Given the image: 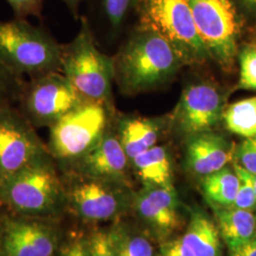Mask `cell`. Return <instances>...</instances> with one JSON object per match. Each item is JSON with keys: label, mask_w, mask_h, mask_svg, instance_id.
Instances as JSON below:
<instances>
[{"label": "cell", "mask_w": 256, "mask_h": 256, "mask_svg": "<svg viewBox=\"0 0 256 256\" xmlns=\"http://www.w3.org/2000/svg\"><path fill=\"white\" fill-rule=\"evenodd\" d=\"M113 64L120 90L132 95L164 84L185 64L164 37L138 28L113 57Z\"/></svg>", "instance_id": "cell-1"}, {"label": "cell", "mask_w": 256, "mask_h": 256, "mask_svg": "<svg viewBox=\"0 0 256 256\" xmlns=\"http://www.w3.org/2000/svg\"><path fill=\"white\" fill-rule=\"evenodd\" d=\"M0 208L23 216L58 218L66 209L64 182L50 152L0 185Z\"/></svg>", "instance_id": "cell-2"}, {"label": "cell", "mask_w": 256, "mask_h": 256, "mask_svg": "<svg viewBox=\"0 0 256 256\" xmlns=\"http://www.w3.org/2000/svg\"><path fill=\"white\" fill-rule=\"evenodd\" d=\"M63 45L27 19L0 21V60L21 77L61 72Z\"/></svg>", "instance_id": "cell-3"}, {"label": "cell", "mask_w": 256, "mask_h": 256, "mask_svg": "<svg viewBox=\"0 0 256 256\" xmlns=\"http://www.w3.org/2000/svg\"><path fill=\"white\" fill-rule=\"evenodd\" d=\"M61 72L82 102L112 106L113 58L97 48L86 18L81 20V27L74 40L63 45Z\"/></svg>", "instance_id": "cell-4"}, {"label": "cell", "mask_w": 256, "mask_h": 256, "mask_svg": "<svg viewBox=\"0 0 256 256\" xmlns=\"http://www.w3.org/2000/svg\"><path fill=\"white\" fill-rule=\"evenodd\" d=\"M112 106L82 102L50 129L46 144L60 171L78 162L111 126Z\"/></svg>", "instance_id": "cell-5"}, {"label": "cell", "mask_w": 256, "mask_h": 256, "mask_svg": "<svg viewBox=\"0 0 256 256\" xmlns=\"http://www.w3.org/2000/svg\"><path fill=\"white\" fill-rule=\"evenodd\" d=\"M140 27L167 40L185 64H205L210 54L192 18L188 0H138Z\"/></svg>", "instance_id": "cell-6"}, {"label": "cell", "mask_w": 256, "mask_h": 256, "mask_svg": "<svg viewBox=\"0 0 256 256\" xmlns=\"http://www.w3.org/2000/svg\"><path fill=\"white\" fill-rule=\"evenodd\" d=\"M198 32L214 59L230 72L238 55L243 16L234 0H188Z\"/></svg>", "instance_id": "cell-7"}, {"label": "cell", "mask_w": 256, "mask_h": 256, "mask_svg": "<svg viewBox=\"0 0 256 256\" xmlns=\"http://www.w3.org/2000/svg\"><path fill=\"white\" fill-rule=\"evenodd\" d=\"M82 102L61 72L26 81L16 108L34 128H50Z\"/></svg>", "instance_id": "cell-8"}, {"label": "cell", "mask_w": 256, "mask_h": 256, "mask_svg": "<svg viewBox=\"0 0 256 256\" xmlns=\"http://www.w3.org/2000/svg\"><path fill=\"white\" fill-rule=\"evenodd\" d=\"M55 220L4 212L0 256H57L64 234Z\"/></svg>", "instance_id": "cell-9"}, {"label": "cell", "mask_w": 256, "mask_h": 256, "mask_svg": "<svg viewBox=\"0 0 256 256\" xmlns=\"http://www.w3.org/2000/svg\"><path fill=\"white\" fill-rule=\"evenodd\" d=\"M48 149L16 106L0 108V185Z\"/></svg>", "instance_id": "cell-10"}, {"label": "cell", "mask_w": 256, "mask_h": 256, "mask_svg": "<svg viewBox=\"0 0 256 256\" xmlns=\"http://www.w3.org/2000/svg\"><path fill=\"white\" fill-rule=\"evenodd\" d=\"M61 174L66 208L82 221L98 223L114 220L122 209L118 183L74 172Z\"/></svg>", "instance_id": "cell-11"}, {"label": "cell", "mask_w": 256, "mask_h": 256, "mask_svg": "<svg viewBox=\"0 0 256 256\" xmlns=\"http://www.w3.org/2000/svg\"><path fill=\"white\" fill-rule=\"evenodd\" d=\"M225 108V95L218 86L194 82L183 90L172 120L180 132L192 136L212 130L222 120Z\"/></svg>", "instance_id": "cell-12"}, {"label": "cell", "mask_w": 256, "mask_h": 256, "mask_svg": "<svg viewBox=\"0 0 256 256\" xmlns=\"http://www.w3.org/2000/svg\"><path fill=\"white\" fill-rule=\"evenodd\" d=\"M111 126L86 155L61 172H74L112 182H120L126 173L129 158L117 131L114 132Z\"/></svg>", "instance_id": "cell-13"}, {"label": "cell", "mask_w": 256, "mask_h": 256, "mask_svg": "<svg viewBox=\"0 0 256 256\" xmlns=\"http://www.w3.org/2000/svg\"><path fill=\"white\" fill-rule=\"evenodd\" d=\"M234 149L226 138L212 130L192 136L186 146V164L194 174L206 176L226 167Z\"/></svg>", "instance_id": "cell-14"}, {"label": "cell", "mask_w": 256, "mask_h": 256, "mask_svg": "<svg viewBox=\"0 0 256 256\" xmlns=\"http://www.w3.org/2000/svg\"><path fill=\"white\" fill-rule=\"evenodd\" d=\"M135 206L140 218L160 234H167L178 226L174 187L146 186L138 194Z\"/></svg>", "instance_id": "cell-15"}, {"label": "cell", "mask_w": 256, "mask_h": 256, "mask_svg": "<svg viewBox=\"0 0 256 256\" xmlns=\"http://www.w3.org/2000/svg\"><path fill=\"white\" fill-rule=\"evenodd\" d=\"M160 124L154 120L146 118H120L117 124V134L129 160L155 146Z\"/></svg>", "instance_id": "cell-16"}, {"label": "cell", "mask_w": 256, "mask_h": 256, "mask_svg": "<svg viewBox=\"0 0 256 256\" xmlns=\"http://www.w3.org/2000/svg\"><path fill=\"white\" fill-rule=\"evenodd\" d=\"M220 236L228 248L236 247L256 234V216L252 210L214 206Z\"/></svg>", "instance_id": "cell-17"}, {"label": "cell", "mask_w": 256, "mask_h": 256, "mask_svg": "<svg viewBox=\"0 0 256 256\" xmlns=\"http://www.w3.org/2000/svg\"><path fill=\"white\" fill-rule=\"evenodd\" d=\"M218 225L200 212H194L183 236V243L194 256H222Z\"/></svg>", "instance_id": "cell-18"}, {"label": "cell", "mask_w": 256, "mask_h": 256, "mask_svg": "<svg viewBox=\"0 0 256 256\" xmlns=\"http://www.w3.org/2000/svg\"><path fill=\"white\" fill-rule=\"evenodd\" d=\"M138 176L146 186L174 187L170 156L164 147H151L132 160Z\"/></svg>", "instance_id": "cell-19"}, {"label": "cell", "mask_w": 256, "mask_h": 256, "mask_svg": "<svg viewBox=\"0 0 256 256\" xmlns=\"http://www.w3.org/2000/svg\"><path fill=\"white\" fill-rule=\"evenodd\" d=\"M239 189V178L234 169L224 167L206 176L202 180V190L207 200L218 207L234 206Z\"/></svg>", "instance_id": "cell-20"}, {"label": "cell", "mask_w": 256, "mask_h": 256, "mask_svg": "<svg viewBox=\"0 0 256 256\" xmlns=\"http://www.w3.org/2000/svg\"><path fill=\"white\" fill-rule=\"evenodd\" d=\"M222 120L230 132L244 138L256 135V96L225 108Z\"/></svg>", "instance_id": "cell-21"}, {"label": "cell", "mask_w": 256, "mask_h": 256, "mask_svg": "<svg viewBox=\"0 0 256 256\" xmlns=\"http://www.w3.org/2000/svg\"><path fill=\"white\" fill-rule=\"evenodd\" d=\"M115 256H156L150 240L124 225L110 230Z\"/></svg>", "instance_id": "cell-22"}, {"label": "cell", "mask_w": 256, "mask_h": 256, "mask_svg": "<svg viewBox=\"0 0 256 256\" xmlns=\"http://www.w3.org/2000/svg\"><path fill=\"white\" fill-rule=\"evenodd\" d=\"M25 82L24 77L12 72L0 60V108L18 102Z\"/></svg>", "instance_id": "cell-23"}, {"label": "cell", "mask_w": 256, "mask_h": 256, "mask_svg": "<svg viewBox=\"0 0 256 256\" xmlns=\"http://www.w3.org/2000/svg\"><path fill=\"white\" fill-rule=\"evenodd\" d=\"M238 88L256 92V43L243 45L238 50Z\"/></svg>", "instance_id": "cell-24"}, {"label": "cell", "mask_w": 256, "mask_h": 256, "mask_svg": "<svg viewBox=\"0 0 256 256\" xmlns=\"http://www.w3.org/2000/svg\"><path fill=\"white\" fill-rule=\"evenodd\" d=\"M234 169L239 178V189L234 207L244 210H256V198L254 174H250L236 164H234Z\"/></svg>", "instance_id": "cell-25"}, {"label": "cell", "mask_w": 256, "mask_h": 256, "mask_svg": "<svg viewBox=\"0 0 256 256\" xmlns=\"http://www.w3.org/2000/svg\"><path fill=\"white\" fill-rule=\"evenodd\" d=\"M88 256H115L110 230H95L86 236Z\"/></svg>", "instance_id": "cell-26"}, {"label": "cell", "mask_w": 256, "mask_h": 256, "mask_svg": "<svg viewBox=\"0 0 256 256\" xmlns=\"http://www.w3.org/2000/svg\"><path fill=\"white\" fill-rule=\"evenodd\" d=\"M138 0H102L106 16L113 30L120 27L128 12L138 4Z\"/></svg>", "instance_id": "cell-27"}, {"label": "cell", "mask_w": 256, "mask_h": 256, "mask_svg": "<svg viewBox=\"0 0 256 256\" xmlns=\"http://www.w3.org/2000/svg\"><path fill=\"white\" fill-rule=\"evenodd\" d=\"M236 164L250 174H256V135L247 138L234 148V158Z\"/></svg>", "instance_id": "cell-28"}, {"label": "cell", "mask_w": 256, "mask_h": 256, "mask_svg": "<svg viewBox=\"0 0 256 256\" xmlns=\"http://www.w3.org/2000/svg\"><path fill=\"white\" fill-rule=\"evenodd\" d=\"M56 256H88L86 236L78 232L64 236Z\"/></svg>", "instance_id": "cell-29"}, {"label": "cell", "mask_w": 256, "mask_h": 256, "mask_svg": "<svg viewBox=\"0 0 256 256\" xmlns=\"http://www.w3.org/2000/svg\"><path fill=\"white\" fill-rule=\"evenodd\" d=\"M12 10L16 18L27 19L30 16L41 18L43 0H6Z\"/></svg>", "instance_id": "cell-30"}, {"label": "cell", "mask_w": 256, "mask_h": 256, "mask_svg": "<svg viewBox=\"0 0 256 256\" xmlns=\"http://www.w3.org/2000/svg\"><path fill=\"white\" fill-rule=\"evenodd\" d=\"M160 256H194L184 243L182 238L166 242L160 250Z\"/></svg>", "instance_id": "cell-31"}, {"label": "cell", "mask_w": 256, "mask_h": 256, "mask_svg": "<svg viewBox=\"0 0 256 256\" xmlns=\"http://www.w3.org/2000/svg\"><path fill=\"white\" fill-rule=\"evenodd\" d=\"M228 250L230 256H256V234L246 242Z\"/></svg>", "instance_id": "cell-32"}, {"label": "cell", "mask_w": 256, "mask_h": 256, "mask_svg": "<svg viewBox=\"0 0 256 256\" xmlns=\"http://www.w3.org/2000/svg\"><path fill=\"white\" fill-rule=\"evenodd\" d=\"M242 16L256 22V0H234Z\"/></svg>", "instance_id": "cell-33"}, {"label": "cell", "mask_w": 256, "mask_h": 256, "mask_svg": "<svg viewBox=\"0 0 256 256\" xmlns=\"http://www.w3.org/2000/svg\"><path fill=\"white\" fill-rule=\"evenodd\" d=\"M66 4V6L70 10V12L74 14L75 18H78V12L80 4L84 0H62Z\"/></svg>", "instance_id": "cell-34"}, {"label": "cell", "mask_w": 256, "mask_h": 256, "mask_svg": "<svg viewBox=\"0 0 256 256\" xmlns=\"http://www.w3.org/2000/svg\"><path fill=\"white\" fill-rule=\"evenodd\" d=\"M4 212H2V209L0 208V230H1V225H2V218H3Z\"/></svg>", "instance_id": "cell-35"}, {"label": "cell", "mask_w": 256, "mask_h": 256, "mask_svg": "<svg viewBox=\"0 0 256 256\" xmlns=\"http://www.w3.org/2000/svg\"><path fill=\"white\" fill-rule=\"evenodd\" d=\"M254 190H256V174H254Z\"/></svg>", "instance_id": "cell-36"}, {"label": "cell", "mask_w": 256, "mask_h": 256, "mask_svg": "<svg viewBox=\"0 0 256 256\" xmlns=\"http://www.w3.org/2000/svg\"></svg>", "instance_id": "cell-37"}]
</instances>
